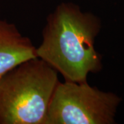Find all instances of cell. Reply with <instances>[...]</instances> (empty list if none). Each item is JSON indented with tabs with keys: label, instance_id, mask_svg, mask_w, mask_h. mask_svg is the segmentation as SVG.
I'll list each match as a JSON object with an SVG mask.
<instances>
[{
	"label": "cell",
	"instance_id": "277c9868",
	"mask_svg": "<svg viewBox=\"0 0 124 124\" xmlns=\"http://www.w3.org/2000/svg\"><path fill=\"white\" fill-rule=\"evenodd\" d=\"M36 49L14 23L0 20V79L23 62L37 58Z\"/></svg>",
	"mask_w": 124,
	"mask_h": 124
},
{
	"label": "cell",
	"instance_id": "3957f363",
	"mask_svg": "<svg viewBox=\"0 0 124 124\" xmlns=\"http://www.w3.org/2000/svg\"><path fill=\"white\" fill-rule=\"evenodd\" d=\"M121 100L88 82L59 81L44 124H112Z\"/></svg>",
	"mask_w": 124,
	"mask_h": 124
},
{
	"label": "cell",
	"instance_id": "7a4b0ae2",
	"mask_svg": "<svg viewBox=\"0 0 124 124\" xmlns=\"http://www.w3.org/2000/svg\"><path fill=\"white\" fill-rule=\"evenodd\" d=\"M58 75L38 57L7 72L0 79V124H44Z\"/></svg>",
	"mask_w": 124,
	"mask_h": 124
},
{
	"label": "cell",
	"instance_id": "6da1fadb",
	"mask_svg": "<svg viewBox=\"0 0 124 124\" xmlns=\"http://www.w3.org/2000/svg\"><path fill=\"white\" fill-rule=\"evenodd\" d=\"M101 23L72 3H62L50 13L37 47V57L61 74L65 81L87 82L90 73L101 70V55L94 48Z\"/></svg>",
	"mask_w": 124,
	"mask_h": 124
}]
</instances>
